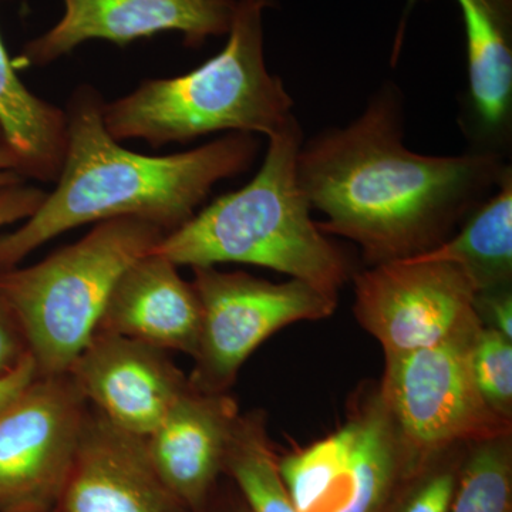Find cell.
Returning a JSON list of instances; mask_svg holds the SVG:
<instances>
[{
	"instance_id": "cell-1",
	"label": "cell",
	"mask_w": 512,
	"mask_h": 512,
	"mask_svg": "<svg viewBox=\"0 0 512 512\" xmlns=\"http://www.w3.org/2000/svg\"><path fill=\"white\" fill-rule=\"evenodd\" d=\"M510 165L497 151L426 156L404 144V101L384 83L357 119L302 143L296 174L326 235L356 242L367 261L412 258L446 241L487 200Z\"/></svg>"
},
{
	"instance_id": "cell-2",
	"label": "cell",
	"mask_w": 512,
	"mask_h": 512,
	"mask_svg": "<svg viewBox=\"0 0 512 512\" xmlns=\"http://www.w3.org/2000/svg\"><path fill=\"white\" fill-rule=\"evenodd\" d=\"M104 101L90 84L70 96L56 188L22 227L0 237V271L19 266L57 235L92 222L140 218L170 234L194 217L215 185L247 171L261 148L254 134L229 133L183 153H133L104 127Z\"/></svg>"
},
{
	"instance_id": "cell-3",
	"label": "cell",
	"mask_w": 512,
	"mask_h": 512,
	"mask_svg": "<svg viewBox=\"0 0 512 512\" xmlns=\"http://www.w3.org/2000/svg\"><path fill=\"white\" fill-rule=\"evenodd\" d=\"M255 177L161 239L154 251L177 266L248 264L274 269L338 296L352 266L312 220L296 174L298 120L274 136Z\"/></svg>"
},
{
	"instance_id": "cell-4",
	"label": "cell",
	"mask_w": 512,
	"mask_h": 512,
	"mask_svg": "<svg viewBox=\"0 0 512 512\" xmlns=\"http://www.w3.org/2000/svg\"><path fill=\"white\" fill-rule=\"evenodd\" d=\"M272 0H237L228 42L192 72L147 79L104 101V127L114 140L151 147L188 144L217 133L271 137L288 127L293 99L265 62L264 12Z\"/></svg>"
},
{
	"instance_id": "cell-5",
	"label": "cell",
	"mask_w": 512,
	"mask_h": 512,
	"mask_svg": "<svg viewBox=\"0 0 512 512\" xmlns=\"http://www.w3.org/2000/svg\"><path fill=\"white\" fill-rule=\"evenodd\" d=\"M165 235L140 218H114L35 265L0 271V298L18 320L37 375L69 372L96 335L121 274Z\"/></svg>"
},
{
	"instance_id": "cell-6",
	"label": "cell",
	"mask_w": 512,
	"mask_h": 512,
	"mask_svg": "<svg viewBox=\"0 0 512 512\" xmlns=\"http://www.w3.org/2000/svg\"><path fill=\"white\" fill-rule=\"evenodd\" d=\"M483 326L431 348L386 356L379 397L396 433L403 474L451 444L510 436L511 420L488 407L471 373V348Z\"/></svg>"
},
{
	"instance_id": "cell-7",
	"label": "cell",
	"mask_w": 512,
	"mask_h": 512,
	"mask_svg": "<svg viewBox=\"0 0 512 512\" xmlns=\"http://www.w3.org/2000/svg\"><path fill=\"white\" fill-rule=\"evenodd\" d=\"M201 303V333L188 383L202 393H224L239 369L269 336L301 320L328 318L338 296L291 279L274 284L215 266L192 268Z\"/></svg>"
},
{
	"instance_id": "cell-8",
	"label": "cell",
	"mask_w": 512,
	"mask_h": 512,
	"mask_svg": "<svg viewBox=\"0 0 512 512\" xmlns=\"http://www.w3.org/2000/svg\"><path fill=\"white\" fill-rule=\"evenodd\" d=\"M89 407L69 373L39 376L0 410V512H53Z\"/></svg>"
},
{
	"instance_id": "cell-9",
	"label": "cell",
	"mask_w": 512,
	"mask_h": 512,
	"mask_svg": "<svg viewBox=\"0 0 512 512\" xmlns=\"http://www.w3.org/2000/svg\"><path fill=\"white\" fill-rule=\"evenodd\" d=\"M355 286L357 320L386 356L431 348L481 323L476 284L451 262H384L357 274Z\"/></svg>"
},
{
	"instance_id": "cell-10",
	"label": "cell",
	"mask_w": 512,
	"mask_h": 512,
	"mask_svg": "<svg viewBox=\"0 0 512 512\" xmlns=\"http://www.w3.org/2000/svg\"><path fill=\"white\" fill-rule=\"evenodd\" d=\"M53 28L23 46L15 62L45 67L89 40L127 46L138 39L177 32L187 47L228 35L237 0H63Z\"/></svg>"
},
{
	"instance_id": "cell-11",
	"label": "cell",
	"mask_w": 512,
	"mask_h": 512,
	"mask_svg": "<svg viewBox=\"0 0 512 512\" xmlns=\"http://www.w3.org/2000/svg\"><path fill=\"white\" fill-rule=\"evenodd\" d=\"M67 373L97 413L143 439L190 389L164 350L106 332H96Z\"/></svg>"
},
{
	"instance_id": "cell-12",
	"label": "cell",
	"mask_w": 512,
	"mask_h": 512,
	"mask_svg": "<svg viewBox=\"0 0 512 512\" xmlns=\"http://www.w3.org/2000/svg\"><path fill=\"white\" fill-rule=\"evenodd\" d=\"M57 512H191L168 488L146 440L89 410Z\"/></svg>"
},
{
	"instance_id": "cell-13",
	"label": "cell",
	"mask_w": 512,
	"mask_h": 512,
	"mask_svg": "<svg viewBox=\"0 0 512 512\" xmlns=\"http://www.w3.org/2000/svg\"><path fill=\"white\" fill-rule=\"evenodd\" d=\"M97 332L194 357L201 333L200 299L177 265L151 251L121 274Z\"/></svg>"
},
{
	"instance_id": "cell-14",
	"label": "cell",
	"mask_w": 512,
	"mask_h": 512,
	"mask_svg": "<svg viewBox=\"0 0 512 512\" xmlns=\"http://www.w3.org/2000/svg\"><path fill=\"white\" fill-rule=\"evenodd\" d=\"M238 416L231 397L197 392L190 386L144 439L158 474L191 512L204 505L224 470Z\"/></svg>"
},
{
	"instance_id": "cell-15",
	"label": "cell",
	"mask_w": 512,
	"mask_h": 512,
	"mask_svg": "<svg viewBox=\"0 0 512 512\" xmlns=\"http://www.w3.org/2000/svg\"><path fill=\"white\" fill-rule=\"evenodd\" d=\"M419 0H407L392 62L406 20ZM467 36L468 116L484 150L501 153L512 126V0H457Z\"/></svg>"
},
{
	"instance_id": "cell-16",
	"label": "cell",
	"mask_w": 512,
	"mask_h": 512,
	"mask_svg": "<svg viewBox=\"0 0 512 512\" xmlns=\"http://www.w3.org/2000/svg\"><path fill=\"white\" fill-rule=\"evenodd\" d=\"M0 138L25 180L56 183L67 143L66 111L30 92L0 36Z\"/></svg>"
},
{
	"instance_id": "cell-17",
	"label": "cell",
	"mask_w": 512,
	"mask_h": 512,
	"mask_svg": "<svg viewBox=\"0 0 512 512\" xmlns=\"http://www.w3.org/2000/svg\"><path fill=\"white\" fill-rule=\"evenodd\" d=\"M419 261L451 262L473 279L478 292L510 288L512 276V171L497 190L467 217L453 238L412 256Z\"/></svg>"
},
{
	"instance_id": "cell-18",
	"label": "cell",
	"mask_w": 512,
	"mask_h": 512,
	"mask_svg": "<svg viewBox=\"0 0 512 512\" xmlns=\"http://www.w3.org/2000/svg\"><path fill=\"white\" fill-rule=\"evenodd\" d=\"M355 427L345 503L333 512H382L403 476L402 456L392 421L379 394L352 419Z\"/></svg>"
},
{
	"instance_id": "cell-19",
	"label": "cell",
	"mask_w": 512,
	"mask_h": 512,
	"mask_svg": "<svg viewBox=\"0 0 512 512\" xmlns=\"http://www.w3.org/2000/svg\"><path fill=\"white\" fill-rule=\"evenodd\" d=\"M355 427L343 429L278 461L279 473L296 512H318L333 497L345 503Z\"/></svg>"
},
{
	"instance_id": "cell-20",
	"label": "cell",
	"mask_w": 512,
	"mask_h": 512,
	"mask_svg": "<svg viewBox=\"0 0 512 512\" xmlns=\"http://www.w3.org/2000/svg\"><path fill=\"white\" fill-rule=\"evenodd\" d=\"M224 470L237 481L252 512H296L259 414L238 416Z\"/></svg>"
},
{
	"instance_id": "cell-21",
	"label": "cell",
	"mask_w": 512,
	"mask_h": 512,
	"mask_svg": "<svg viewBox=\"0 0 512 512\" xmlns=\"http://www.w3.org/2000/svg\"><path fill=\"white\" fill-rule=\"evenodd\" d=\"M473 444L450 512H512L510 436Z\"/></svg>"
},
{
	"instance_id": "cell-22",
	"label": "cell",
	"mask_w": 512,
	"mask_h": 512,
	"mask_svg": "<svg viewBox=\"0 0 512 512\" xmlns=\"http://www.w3.org/2000/svg\"><path fill=\"white\" fill-rule=\"evenodd\" d=\"M477 390L493 412L511 420L512 339L491 328H481L470 355Z\"/></svg>"
},
{
	"instance_id": "cell-23",
	"label": "cell",
	"mask_w": 512,
	"mask_h": 512,
	"mask_svg": "<svg viewBox=\"0 0 512 512\" xmlns=\"http://www.w3.org/2000/svg\"><path fill=\"white\" fill-rule=\"evenodd\" d=\"M457 481L450 468L433 471L417 481L390 512H450Z\"/></svg>"
},
{
	"instance_id": "cell-24",
	"label": "cell",
	"mask_w": 512,
	"mask_h": 512,
	"mask_svg": "<svg viewBox=\"0 0 512 512\" xmlns=\"http://www.w3.org/2000/svg\"><path fill=\"white\" fill-rule=\"evenodd\" d=\"M29 357L28 342L18 320L0 298V379L18 370Z\"/></svg>"
},
{
	"instance_id": "cell-25",
	"label": "cell",
	"mask_w": 512,
	"mask_h": 512,
	"mask_svg": "<svg viewBox=\"0 0 512 512\" xmlns=\"http://www.w3.org/2000/svg\"><path fill=\"white\" fill-rule=\"evenodd\" d=\"M46 194V191L25 183L0 187V228L28 220L45 200Z\"/></svg>"
},
{
	"instance_id": "cell-26",
	"label": "cell",
	"mask_w": 512,
	"mask_h": 512,
	"mask_svg": "<svg viewBox=\"0 0 512 512\" xmlns=\"http://www.w3.org/2000/svg\"><path fill=\"white\" fill-rule=\"evenodd\" d=\"M474 308L481 323L487 320L488 326L512 339V295L510 288L478 292Z\"/></svg>"
},
{
	"instance_id": "cell-27",
	"label": "cell",
	"mask_w": 512,
	"mask_h": 512,
	"mask_svg": "<svg viewBox=\"0 0 512 512\" xmlns=\"http://www.w3.org/2000/svg\"><path fill=\"white\" fill-rule=\"evenodd\" d=\"M37 377V370L32 356L15 372L0 379V410L12 402L25 387Z\"/></svg>"
},
{
	"instance_id": "cell-28",
	"label": "cell",
	"mask_w": 512,
	"mask_h": 512,
	"mask_svg": "<svg viewBox=\"0 0 512 512\" xmlns=\"http://www.w3.org/2000/svg\"><path fill=\"white\" fill-rule=\"evenodd\" d=\"M22 183H25V178L18 173L16 158L0 138V187Z\"/></svg>"
},
{
	"instance_id": "cell-29",
	"label": "cell",
	"mask_w": 512,
	"mask_h": 512,
	"mask_svg": "<svg viewBox=\"0 0 512 512\" xmlns=\"http://www.w3.org/2000/svg\"><path fill=\"white\" fill-rule=\"evenodd\" d=\"M53 512H57V511H53Z\"/></svg>"
}]
</instances>
